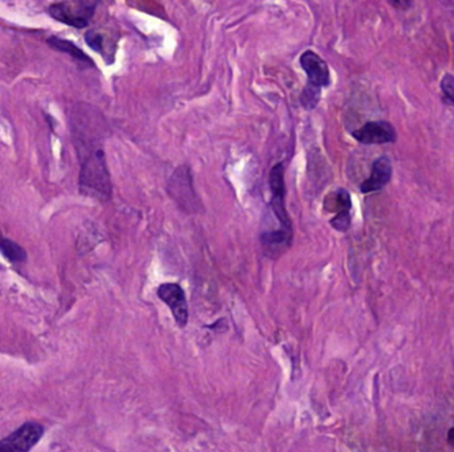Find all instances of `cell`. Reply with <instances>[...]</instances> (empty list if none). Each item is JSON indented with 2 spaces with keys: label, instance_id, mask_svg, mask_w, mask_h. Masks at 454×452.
Wrapping results in <instances>:
<instances>
[{
  "label": "cell",
  "instance_id": "cell-1",
  "mask_svg": "<svg viewBox=\"0 0 454 452\" xmlns=\"http://www.w3.org/2000/svg\"><path fill=\"white\" fill-rule=\"evenodd\" d=\"M80 190L101 202L109 201L112 196L111 175L106 168L104 152L97 149L83 162L80 173Z\"/></svg>",
  "mask_w": 454,
  "mask_h": 452
},
{
  "label": "cell",
  "instance_id": "cell-2",
  "mask_svg": "<svg viewBox=\"0 0 454 452\" xmlns=\"http://www.w3.org/2000/svg\"><path fill=\"white\" fill-rule=\"evenodd\" d=\"M169 191L173 199L187 211H197L198 198L193 189V180L189 168L181 166L174 171L169 182Z\"/></svg>",
  "mask_w": 454,
  "mask_h": 452
},
{
  "label": "cell",
  "instance_id": "cell-3",
  "mask_svg": "<svg viewBox=\"0 0 454 452\" xmlns=\"http://www.w3.org/2000/svg\"><path fill=\"white\" fill-rule=\"evenodd\" d=\"M93 11L94 7L84 1H76L75 4L69 1L55 3L50 7V15L55 20L75 28H84L88 26Z\"/></svg>",
  "mask_w": 454,
  "mask_h": 452
},
{
  "label": "cell",
  "instance_id": "cell-4",
  "mask_svg": "<svg viewBox=\"0 0 454 452\" xmlns=\"http://www.w3.org/2000/svg\"><path fill=\"white\" fill-rule=\"evenodd\" d=\"M44 428L36 422H27L11 435L0 440V451L27 452L34 449L41 437Z\"/></svg>",
  "mask_w": 454,
  "mask_h": 452
},
{
  "label": "cell",
  "instance_id": "cell-5",
  "mask_svg": "<svg viewBox=\"0 0 454 452\" xmlns=\"http://www.w3.org/2000/svg\"><path fill=\"white\" fill-rule=\"evenodd\" d=\"M270 186H271V208L281 226L285 230H291V219L285 210V168L282 163L275 165L270 171Z\"/></svg>",
  "mask_w": 454,
  "mask_h": 452
},
{
  "label": "cell",
  "instance_id": "cell-6",
  "mask_svg": "<svg viewBox=\"0 0 454 452\" xmlns=\"http://www.w3.org/2000/svg\"><path fill=\"white\" fill-rule=\"evenodd\" d=\"M157 295L161 301L169 307L177 325L180 328H185L189 321V308L181 286L174 283H165L159 285Z\"/></svg>",
  "mask_w": 454,
  "mask_h": 452
},
{
  "label": "cell",
  "instance_id": "cell-7",
  "mask_svg": "<svg viewBox=\"0 0 454 452\" xmlns=\"http://www.w3.org/2000/svg\"><path fill=\"white\" fill-rule=\"evenodd\" d=\"M353 138L364 145H383L395 143L397 133L395 126L387 121H372L352 133Z\"/></svg>",
  "mask_w": 454,
  "mask_h": 452
},
{
  "label": "cell",
  "instance_id": "cell-8",
  "mask_svg": "<svg viewBox=\"0 0 454 452\" xmlns=\"http://www.w3.org/2000/svg\"><path fill=\"white\" fill-rule=\"evenodd\" d=\"M300 65H302L303 71L307 73V78H308L307 85L308 87L322 91V88L328 87L331 84L328 65L315 52H304L300 57Z\"/></svg>",
  "mask_w": 454,
  "mask_h": 452
},
{
  "label": "cell",
  "instance_id": "cell-9",
  "mask_svg": "<svg viewBox=\"0 0 454 452\" xmlns=\"http://www.w3.org/2000/svg\"><path fill=\"white\" fill-rule=\"evenodd\" d=\"M392 178V165L388 156H380L372 166V173L368 180L362 183L360 190L363 194H369L381 190L390 183Z\"/></svg>",
  "mask_w": 454,
  "mask_h": 452
},
{
  "label": "cell",
  "instance_id": "cell-10",
  "mask_svg": "<svg viewBox=\"0 0 454 452\" xmlns=\"http://www.w3.org/2000/svg\"><path fill=\"white\" fill-rule=\"evenodd\" d=\"M292 231L281 228L260 235V243L269 258H278L291 246Z\"/></svg>",
  "mask_w": 454,
  "mask_h": 452
},
{
  "label": "cell",
  "instance_id": "cell-11",
  "mask_svg": "<svg viewBox=\"0 0 454 452\" xmlns=\"http://www.w3.org/2000/svg\"><path fill=\"white\" fill-rule=\"evenodd\" d=\"M48 45L55 50V51L63 52L69 54L71 57H73L75 60H78L83 64L88 65V66H93V60L91 57L84 51H81L78 45L69 40L62 39L57 36H51L47 40Z\"/></svg>",
  "mask_w": 454,
  "mask_h": 452
},
{
  "label": "cell",
  "instance_id": "cell-12",
  "mask_svg": "<svg viewBox=\"0 0 454 452\" xmlns=\"http://www.w3.org/2000/svg\"><path fill=\"white\" fill-rule=\"evenodd\" d=\"M0 252L4 258L13 264L24 263L27 260L26 249L11 239L1 238V236H0Z\"/></svg>",
  "mask_w": 454,
  "mask_h": 452
},
{
  "label": "cell",
  "instance_id": "cell-13",
  "mask_svg": "<svg viewBox=\"0 0 454 452\" xmlns=\"http://www.w3.org/2000/svg\"><path fill=\"white\" fill-rule=\"evenodd\" d=\"M441 91L444 94V103L454 106V78L452 75H445L441 80Z\"/></svg>",
  "mask_w": 454,
  "mask_h": 452
},
{
  "label": "cell",
  "instance_id": "cell-14",
  "mask_svg": "<svg viewBox=\"0 0 454 452\" xmlns=\"http://www.w3.org/2000/svg\"><path fill=\"white\" fill-rule=\"evenodd\" d=\"M350 210H344L336 214V217L331 220V226L338 231H347L350 226Z\"/></svg>",
  "mask_w": 454,
  "mask_h": 452
},
{
  "label": "cell",
  "instance_id": "cell-15",
  "mask_svg": "<svg viewBox=\"0 0 454 452\" xmlns=\"http://www.w3.org/2000/svg\"><path fill=\"white\" fill-rule=\"evenodd\" d=\"M85 41L87 44L91 47L93 51L99 52L101 53L103 56H106L104 50V38L103 35H100L99 32H94V31H90L87 35H85Z\"/></svg>",
  "mask_w": 454,
  "mask_h": 452
},
{
  "label": "cell",
  "instance_id": "cell-16",
  "mask_svg": "<svg viewBox=\"0 0 454 452\" xmlns=\"http://www.w3.org/2000/svg\"><path fill=\"white\" fill-rule=\"evenodd\" d=\"M392 3L399 7V8H402V10H406L411 7V0H392Z\"/></svg>",
  "mask_w": 454,
  "mask_h": 452
},
{
  "label": "cell",
  "instance_id": "cell-17",
  "mask_svg": "<svg viewBox=\"0 0 454 452\" xmlns=\"http://www.w3.org/2000/svg\"><path fill=\"white\" fill-rule=\"evenodd\" d=\"M448 443L454 447V427H452L448 432Z\"/></svg>",
  "mask_w": 454,
  "mask_h": 452
}]
</instances>
